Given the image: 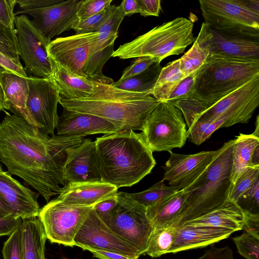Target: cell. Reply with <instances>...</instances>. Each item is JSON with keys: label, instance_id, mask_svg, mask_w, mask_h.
I'll use <instances>...</instances> for the list:
<instances>
[{"label": "cell", "instance_id": "cell-1", "mask_svg": "<svg viewBox=\"0 0 259 259\" xmlns=\"http://www.w3.org/2000/svg\"><path fill=\"white\" fill-rule=\"evenodd\" d=\"M5 113L0 123V161L8 173L21 178L48 202L68 184L64 177L67 150L83 139L50 137L25 119Z\"/></svg>", "mask_w": 259, "mask_h": 259}, {"label": "cell", "instance_id": "cell-2", "mask_svg": "<svg viewBox=\"0 0 259 259\" xmlns=\"http://www.w3.org/2000/svg\"><path fill=\"white\" fill-rule=\"evenodd\" d=\"M95 143L102 182L117 189L138 183L156 164L142 132L126 130L105 134L97 138Z\"/></svg>", "mask_w": 259, "mask_h": 259}, {"label": "cell", "instance_id": "cell-3", "mask_svg": "<svg viewBox=\"0 0 259 259\" xmlns=\"http://www.w3.org/2000/svg\"><path fill=\"white\" fill-rule=\"evenodd\" d=\"M112 79L97 81L94 93L77 99H60L68 110L91 114L113 124L120 131H142L146 121L160 103L151 95L114 87Z\"/></svg>", "mask_w": 259, "mask_h": 259}, {"label": "cell", "instance_id": "cell-4", "mask_svg": "<svg viewBox=\"0 0 259 259\" xmlns=\"http://www.w3.org/2000/svg\"><path fill=\"white\" fill-rule=\"evenodd\" d=\"M234 143L231 140L224 143L207 169L184 190L187 194L185 210L175 227L208 214L229 200Z\"/></svg>", "mask_w": 259, "mask_h": 259}, {"label": "cell", "instance_id": "cell-5", "mask_svg": "<svg viewBox=\"0 0 259 259\" xmlns=\"http://www.w3.org/2000/svg\"><path fill=\"white\" fill-rule=\"evenodd\" d=\"M259 76V60L209 55L196 72L191 98L210 105Z\"/></svg>", "mask_w": 259, "mask_h": 259}, {"label": "cell", "instance_id": "cell-6", "mask_svg": "<svg viewBox=\"0 0 259 259\" xmlns=\"http://www.w3.org/2000/svg\"><path fill=\"white\" fill-rule=\"evenodd\" d=\"M193 26L190 19L176 18L120 45L112 57L126 59L148 56L160 63L169 56L182 53L194 42Z\"/></svg>", "mask_w": 259, "mask_h": 259}, {"label": "cell", "instance_id": "cell-7", "mask_svg": "<svg viewBox=\"0 0 259 259\" xmlns=\"http://www.w3.org/2000/svg\"><path fill=\"white\" fill-rule=\"evenodd\" d=\"M172 104L181 110L188 127L195 122L212 123L230 115L249 120L259 105V76L210 105L192 98Z\"/></svg>", "mask_w": 259, "mask_h": 259}, {"label": "cell", "instance_id": "cell-8", "mask_svg": "<svg viewBox=\"0 0 259 259\" xmlns=\"http://www.w3.org/2000/svg\"><path fill=\"white\" fill-rule=\"evenodd\" d=\"M195 40L208 56L259 60V29L217 27L203 22Z\"/></svg>", "mask_w": 259, "mask_h": 259}, {"label": "cell", "instance_id": "cell-9", "mask_svg": "<svg viewBox=\"0 0 259 259\" xmlns=\"http://www.w3.org/2000/svg\"><path fill=\"white\" fill-rule=\"evenodd\" d=\"M79 0H17L21 9L15 12L33 17L32 23L48 45L55 36L72 29L78 20Z\"/></svg>", "mask_w": 259, "mask_h": 259}, {"label": "cell", "instance_id": "cell-10", "mask_svg": "<svg viewBox=\"0 0 259 259\" xmlns=\"http://www.w3.org/2000/svg\"><path fill=\"white\" fill-rule=\"evenodd\" d=\"M117 202L107 216L101 219L115 234L144 254L153 227L146 207L128 197L123 192L117 195Z\"/></svg>", "mask_w": 259, "mask_h": 259}, {"label": "cell", "instance_id": "cell-11", "mask_svg": "<svg viewBox=\"0 0 259 259\" xmlns=\"http://www.w3.org/2000/svg\"><path fill=\"white\" fill-rule=\"evenodd\" d=\"M153 151H170L185 144L187 130L181 110L167 102H160L148 117L142 131Z\"/></svg>", "mask_w": 259, "mask_h": 259}, {"label": "cell", "instance_id": "cell-12", "mask_svg": "<svg viewBox=\"0 0 259 259\" xmlns=\"http://www.w3.org/2000/svg\"><path fill=\"white\" fill-rule=\"evenodd\" d=\"M94 206L69 204L56 198L40 208L37 217L51 243L73 247L77 232Z\"/></svg>", "mask_w": 259, "mask_h": 259}, {"label": "cell", "instance_id": "cell-13", "mask_svg": "<svg viewBox=\"0 0 259 259\" xmlns=\"http://www.w3.org/2000/svg\"><path fill=\"white\" fill-rule=\"evenodd\" d=\"M205 23L234 29H259V1L200 0Z\"/></svg>", "mask_w": 259, "mask_h": 259}, {"label": "cell", "instance_id": "cell-14", "mask_svg": "<svg viewBox=\"0 0 259 259\" xmlns=\"http://www.w3.org/2000/svg\"><path fill=\"white\" fill-rule=\"evenodd\" d=\"M19 57L29 76L51 78L53 70L47 52L48 45L31 20L25 14L16 16L14 21Z\"/></svg>", "mask_w": 259, "mask_h": 259}, {"label": "cell", "instance_id": "cell-15", "mask_svg": "<svg viewBox=\"0 0 259 259\" xmlns=\"http://www.w3.org/2000/svg\"><path fill=\"white\" fill-rule=\"evenodd\" d=\"M29 87L26 107L33 125L48 135H53L59 116L57 106L61 97L52 78L28 76Z\"/></svg>", "mask_w": 259, "mask_h": 259}, {"label": "cell", "instance_id": "cell-16", "mask_svg": "<svg viewBox=\"0 0 259 259\" xmlns=\"http://www.w3.org/2000/svg\"><path fill=\"white\" fill-rule=\"evenodd\" d=\"M75 246L113 251L134 259L139 252L124 239L113 232L98 215L94 207L74 238Z\"/></svg>", "mask_w": 259, "mask_h": 259}, {"label": "cell", "instance_id": "cell-17", "mask_svg": "<svg viewBox=\"0 0 259 259\" xmlns=\"http://www.w3.org/2000/svg\"><path fill=\"white\" fill-rule=\"evenodd\" d=\"M219 151H202L193 154H180L169 151V157L162 166L164 170L162 180L178 191L192 185L207 169Z\"/></svg>", "mask_w": 259, "mask_h": 259}, {"label": "cell", "instance_id": "cell-18", "mask_svg": "<svg viewBox=\"0 0 259 259\" xmlns=\"http://www.w3.org/2000/svg\"><path fill=\"white\" fill-rule=\"evenodd\" d=\"M95 32L58 37L47 47L48 57L70 73L87 78L83 73Z\"/></svg>", "mask_w": 259, "mask_h": 259}, {"label": "cell", "instance_id": "cell-19", "mask_svg": "<svg viewBox=\"0 0 259 259\" xmlns=\"http://www.w3.org/2000/svg\"><path fill=\"white\" fill-rule=\"evenodd\" d=\"M64 177L67 183L100 182L95 141L83 139L78 146L67 150Z\"/></svg>", "mask_w": 259, "mask_h": 259}, {"label": "cell", "instance_id": "cell-20", "mask_svg": "<svg viewBox=\"0 0 259 259\" xmlns=\"http://www.w3.org/2000/svg\"><path fill=\"white\" fill-rule=\"evenodd\" d=\"M39 195L13 178L8 172L0 171V198L13 215L22 220L37 217L40 209Z\"/></svg>", "mask_w": 259, "mask_h": 259}, {"label": "cell", "instance_id": "cell-21", "mask_svg": "<svg viewBox=\"0 0 259 259\" xmlns=\"http://www.w3.org/2000/svg\"><path fill=\"white\" fill-rule=\"evenodd\" d=\"M56 127L57 135L82 138L88 135L110 134L120 131L110 122L100 117L70 111L63 107Z\"/></svg>", "mask_w": 259, "mask_h": 259}, {"label": "cell", "instance_id": "cell-22", "mask_svg": "<svg viewBox=\"0 0 259 259\" xmlns=\"http://www.w3.org/2000/svg\"><path fill=\"white\" fill-rule=\"evenodd\" d=\"M175 228L174 243L168 253L203 248L229 237L230 230L207 225H182Z\"/></svg>", "mask_w": 259, "mask_h": 259}, {"label": "cell", "instance_id": "cell-23", "mask_svg": "<svg viewBox=\"0 0 259 259\" xmlns=\"http://www.w3.org/2000/svg\"><path fill=\"white\" fill-rule=\"evenodd\" d=\"M117 190L102 182L68 183L57 198L65 203L92 206L116 195Z\"/></svg>", "mask_w": 259, "mask_h": 259}, {"label": "cell", "instance_id": "cell-24", "mask_svg": "<svg viewBox=\"0 0 259 259\" xmlns=\"http://www.w3.org/2000/svg\"><path fill=\"white\" fill-rule=\"evenodd\" d=\"M117 37L118 34L95 32L83 68V73L87 78L97 81L111 79L103 74L102 69L112 56L114 41Z\"/></svg>", "mask_w": 259, "mask_h": 259}, {"label": "cell", "instance_id": "cell-25", "mask_svg": "<svg viewBox=\"0 0 259 259\" xmlns=\"http://www.w3.org/2000/svg\"><path fill=\"white\" fill-rule=\"evenodd\" d=\"M186 196L184 190L177 191L146 207L153 229L175 227L184 212Z\"/></svg>", "mask_w": 259, "mask_h": 259}, {"label": "cell", "instance_id": "cell-26", "mask_svg": "<svg viewBox=\"0 0 259 259\" xmlns=\"http://www.w3.org/2000/svg\"><path fill=\"white\" fill-rule=\"evenodd\" d=\"M27 77H22L9 71H4L0 73V84L4 93L8 110L33 125L26 107L29 92Z\"/></svg>", "mask_w": 259, "mask_h": 259}, {"label": "cell", "instance_id": "cell-27", "mask_svg": "<svg viewBox=\"0 0 259 259\" xmlns=\"http://www.w3.org/2000/svg\"><path fill=\"white\" fill-rule=\"evenodd\" d=\"M49 59L53 70L52 78L58 88L61 99L84 98L94 93L97 81L74 75Z\"/></svg>", "mask_w": 259, "mask_h": 259}, {"label": "cell", "instance_id": "cell-28", "mask_svg": "<svg viewBox=\"0 0 259 259\" xmlns=\"http://www.w3.org/2000/svg\"><path fill=\"white\" fill-rule=\"evenodd\" d=\"M244 221V212L235 203L229 200L212 212L182 225H207L224 228L234 233L243 230Z\"/></svg>", "mask_w": 259, "mask_h": 259}, {"label": "cell", "instance_id": "cell-29", "mask_svg": "<svg viewBox=\"0 0 259 259\" xmlns=\"http://www.w3.org/2000/svg\"><path fill=\"white\" fill-rule=\"evenodd\" d=\"M21 229L23 259H46L47 238L38 217L22 220Z\"/></svg>", "mask_w": 259, "mask_h": 259}, {"label": "cell", "instance_id": "cell-30", "mask_svg": "<svg viewBox=\"0 0 259 259\" xmlns=\"http://www.w3.org/2000/svg\"><path fill=\"white\" fill-rule=\"evenodd\" d=\"M259 146V134L240 135L235 139L231 175L232 187L242 172L251 164L255 149ZM232 188V187H231Z\"/></svg>", "mask_w": 259, "mask_h": 259}, {"label": "cell", "instance_id": "cell-31", "mask_svg": "<svg viewBox=\"0 0 259 259\" xmlns=\"http://www.w3.org/2000/svg\"><path fill=\"white\" fill-rule=\"evenodd\" d=\"M180 68V59L162 68L151 95L159 102L166 101L177 85L184 78Z\"/></svg>", "mask_w": 259, "mask_h": 259}, {"label": "cell", "instance_id": "cell-32", "mask_svg": "<svg viewBox=\"0 0 259 259\" xmlns=\"http://www.w3.org/2000/svg\"><path fill=\"white\" fill-rule=\"evenodd\" d=\"M162 68L160 63L156 62L144 72L123 80H118L112 85L123 90L151 95Z\"/></svg>", "mask_w": 259, "mask_h": 259}, {"label": "cell", "instance_id": "cell-33", "mask_svg": "<svg viewBox=\"0 0 259 259\" xmlns=\"http://www.w3.org/2000/svg\"><path fill=\"white\" fill-rule=\"evenodd\" d=\"M249 121L242 116L230 115L212 123L195 122L188 127L187 138L196 145L207 140L217 130L228 127L237 123H247Z\"/></svg>", "mask_w": 259, "mask_h": 259}, {"label": "cell", "instance_id": "cell-34", "mask_svg": "<svg viewBox=\"0 0 259 259\" xmlns=\"http://www.w3.org/2000/svg\"><path fill=\"white\" fill-rule=\"evenodd\" d=\"M175 237V227L153 229L144 254L158 257L168 253L174 243Z\"/></svg>", "mask_w": 259, "mask_h": 259}, {"label": "cell", "instance_id": "cell-35", "mask_svg": "<svg viewBox=\"0 0 259 259\" xmlns=\"http://www.w3.org/2000/svg\"><path fill=\"white\" fill-rule=\"evenodd\" d=\"M177 191L176 188L166 186L164 181L161 180L143 191L134 193L125 192V194L128 197L147 207Z\"/></svg>", "mask_w": 259, "mask_h": 259}, {"label": "cell", "instance_id": "cell-36", "mask_svg": "<svg viewBox=\"0 0 259 259\" xmlns=\"http://www.w3.org/2000/svg\"><path fill=\"white\" fill-rule=\"evenodd\" d=\"M208 54L195 40L192 47L180 58V68L184 77L195 73L204 63Z\"/></svg>", "mask_w": 259, "mask_h": 259}, {"label": "cell", "instance_id": "cell-37", "mask_svg": "<svg viewBox=\"0 0 259 259\" xmlns=\"http://www.w3.org/2000/svg\"><path fill=\"white\" fill-rule=\"evenodd\" d=\"M259 179V165H251L246 168L232 187L229 200L236 203L240 197Z\"/></svg>", "mask_w": 259, "mask_h": 259}, {"label": "cell", "instance_id": "cell-38", "mask_svg": "<svg viewBox=\"0 0 259 259\" xmlns=\"http://www.w3.org/2000/svg\"><path fill=\"white\" fill-rule=\"evenodd\" d=\"M0 52L17 64L22 65L19 59L15 27H10L0 23Z\"/></svg>", "mask_w": 259, "mask_h": 259}, {"label": "cell", "instance_id": "cell-39", "mask_svg": "<svg viewBox=\"0 0 259 259\" xmlns=\"http://www.w3.org/2000/svg\"><path fill=\"white\" fill-rule=\"evenodd\" d=\"M232 239L238 252L245 259H259V237L245 232Z\"/></svg>", "mask_w": 259, "mask_h": 259}, {"label": "cell", "instance_id": "cell-40", "mask_svg": "<svg viewBox=\"0 0 259 259\" xmlns=\"http://www.w3.org/2000/svg\"><path fill=\"white\" fill-rule=\"evenodd\" d=\"M114 5H110L100 13L82 20H78L72 29L76 34L97 32L112 12Z\"/></svg>", "mask_w": 259, "mask_h": 259}, {"label": "cell", "instance_id": "cell-41", "mask_svg": "<svg viewBox=\"0 0 259 259\" xmlns=\"http://www.w3.org/2000/svg\"><path fill=\"white\" fill-rule=\"evenodd\" d=\"M2 254L4 259H23L21 226L4 242Z\"/></svg>", "mask_w": 259, "mask_h": 259}, {"label": "cell", "instance_id": "cell-42", "mask_svg": "<svg viewBox=\"0 0 259 259\" xmlns=\"http://www.w3.org/2000/svg\"><path fill=\"white\" fill-rule=\"evenodd\" d=\"M244 212L259 214V179L236 203Z\"/></svg>", "mask_w": 259, "mask_h": 259}, {"label": "cell", "instance_id": "cell-43", "mask_svg": "<svg viewBox=\"0 0 259 259\" xmlns=\"http://www.w3.org/2000/svg\"><path fill=\"white\" fill-rule=\"evenodd\" d=\"M112 0L81 1L76 13L78 20L95 15L111 5Z\"/></svg>", "mask_w": 259, "mask_h": 259}, {"label": "cell", "instance_id": "cell-44", "mask_svg": "<svg viewBox=\"0 0 259 259\" xmlns=\"http://www.w3.org/2000/svg\"><path fill=\"white\" fill-rule=\"evenodd\" d=\"M125 16L122 3L118 6L114 5L112 12L97 32L117 34L119 27Z\"/></svg>", "mask_w": 259, "mask_h": 259}, {"label": "cell", "instance_id": "cell-45", "mask_svg": "<svg viewBox=\"0 0 259 259\" xmlns=\"http://www.w3.org/2000/svg\"><path fill=\"white\" fill-rule=\"evenodd\" d=\"M195 73L184 78L175 88L166 101L173 104L184 99L191 98L194 92Z\"/></svg>", "mask_w": 259, "mask_h": 259}, {"label": "cell", "instance_id": "cell-46", "mask_svg": "<svg viewBox=\"0 0 259 259\" xmlns=\"http://www.w3.org/2000/svg\"><path fill=\"white\" fill-rule=\"evenodd\" d=\"M156 62H157L154 58L148 56L137 58L123 71L119 80H123L138 75L146 70Z\"/></svg>", "mask_w": 259, "mask_h": 259}, {"label": "cell", "instance_id": "cell-47", "mask_svg": "<svg viewBox=\"0 0 259 259\" xmlns=\"http://www.w3.org/2000/svg\"><path fill=\"white\" fill-rule=\"evenodd\" d=\"M17 0H0V23L8 27H14L16 15L14 12Z\"/></svg>", "mask_w": 259, "mask_h": 259}, {"label": "cell", "instance_id": "cell-48", "mask_svg": "<svg viewBox=\"0 0 259 259\" xmlns=\"http://www.w3.org/2000/svg\"><path fill=\"white\" fill-rule=\"evenodd\" d=\"M197 259H235L232 250L228 246L221 248L212 244L210 248Z\"/></svg>", "mask_w": 259, "mask_h": 259}, {"label": "cell", "instance_id": "cell-49", "mask_svg": "<svg viewBox=\"0 0 259 259\" xmlns=\"http://www.w3.org/2000/svg\"><path fill=\"white\" fill-rule=\"evenodd\" d=\"M141 9L140 14L144 17L149 16H159L161 9L159 0H137Z\"/></svg>", "mask_w": 259, "mask_h": 259}, {"label": "cell", "instance_id": "cell-50", "mask_svg": "<svg viewBox=\"0 0 259 259\" xmlns=\"http://www.w3.org/2000/svg\"><path fill=\"white\" fill-rule=\"evenodd\" d=\"M22 220L16 217H0V236H9L16 229L21 226Z\"/></svg>", "mask_w": 259, "mask_h": 259}, {"label": "cell", "instance_id": "cell-51", "mask_svg": "<svg viewBox=\"0 0 259 259\" xmlns=\"http://www.w3.org/2000/svg\"><path fill=\"white\" fill-rule=\"evenodd\" d=\"M117 194L116 195L104 200L94 205V209L100 219H102L107 216L112 211L117 202Z\"/></svg>", "mask_w": 259, "mask_h": 259}, {"label": "cell", "instance_id": "cell-52", "mask_svg": "<svg viewBox=\"0 0 259 259\" xmlns=\"http://www.w3.org/2000/svg\"><path fill=\"white\" fill-rule=\"evenodd\" d=\"M243 229L245 232L259 237V214L244 212Z\"/></svg>", "mask_w": 259, "mask_h": 259}, {"label": "cell", "instance_id": "cell-53", "mask_svg": "<svg viewBox=\"0 0 259 259\" xmlns=\"http://www.w3.org/2000/svg\"><path fill=\"white\" fill-rule=\"evenodd\" d=\"M0 66L4 67L7 71L13 72L19 76L24 77L28 76L22 65L17 64L1 52Z\"/></svg>", "mask_w": 259, "mask_h": 259}, {"label": "cell", "instance_id": "cell-54", "mask_svg": "<svg viewBox=\"0 0 259 259\" xmlns=\"http://www.w3.org/2000/svg\"><path fill=\"white\" fill-rule=\"evenodd\" d=\"M84 250H88L94 257L100 259H134L123 254L113 251H106L94 248L87 247Z\"/></svg>", "mask_w": 259, "mask_h": 259}, {"label": "cell", "instance_id": "cell-55", "mask_svg": "<svg viewBox=\"0 0 259 259\" xmlns=\"http://www.w3.org/2000/svg\"><path fill=\"white\" fill-rule=\"evenodd\" d=\"M121 3L125 16L141 13V9L137 0H123Z\"/></svg>", "mask_w": 259, "mask_h": 259}, {"label": "cell", "instance_id": "cell-56", "mask_svg": "<svg viewBox=\"0 0 259 259\" xmlns=\"http://www.w3.org/2000/svg\"><path fill=\"white\" fill-rule=\"evenodd\" d=\"M0 217L11 218L15 217L6 203L0 198Z\"/></svg>", "mask_w": 259, "mask_h": 259}, {"label": "cell", "instance_id": "cell-57", "mask_svg": "<svg viewBox=\"0 0 259 259\" xmlns=\"http://www.w3.org/2000/svg\"><path fill=\"white\" fill-rule=\"evenodd\" d=\"M6 110H9L8 106L5 98L4 91L0 84V112L6 111Z\"/></svg>", "mask_w": 259, "mask_h": 259}, {"label": "cell", "instance_id": "cell-58", "mask_svg": "<svg viewBox=\"0 0 259 259\" xmlns=\"http://www.w3.org/2000/svg\"><path fill=\"white\" fill-rule=\"evenodd\" d=\"M252 165H259V146L254 150L251 158Z\"/></svg>", "mask_w": 259, "mask_h": 259}, {"label": "cell", "instance_id": "cell-59", "mask_svg": "<svg viewBox=\"0 0 259 259\" xmlns=\"http://www.w3.org/2000/svg\"><path fill=\"white\" fill-rule=\"evenodd\" d=\"M6 71H7L6 69H5L4 67L0 66V73Z\"/></svg>", "mask_w": 259, "mask_h": 259}, {"label": "cell", "instance_id": "cell-60", "mask_svg": "<svg viewBox=\"0 0 259 259\" xmlns=\"http://www.w3.org/2000/svg\"><path fill=\"white\" fill-rule=\"evenodd\" d=\"M1 170H2V168L1 164L0 163V171H1Z\"/></svg>", "mask_w": 259, "mask_h": 259}, {"label": "cell", "instance_id": "cell-61", "mask_svg": "<svg viewBox=\"0 0 259 259\" xmlns=\"http://www.w3.org/2000/svg\"><path fill=\"white\" fill-rule=\"evenodd\" d=\"M61 259H69V258H61Z\"/></svg>", "mask_w": 259, "mask_h": 259}]
</instances>
